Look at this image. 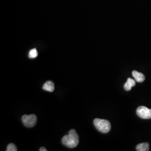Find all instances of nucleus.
<instances>
[{"instance_id": "8", "label": "nucleus", "mask_w": 151, "mask_h": 151, "mask_svg": "<svg viewBox=\"0 0 151 151\" xmlns=\"http://www.w3.org/2000/svg\"><path fill=\"white\" fill-rule=\"evenodd\" d=\"M136 150L138 151H148L150 150V145L148 143H140L136 147Z\"/></svg>"}, {"instance_id": "9", "label": "nucleus", "mask_w": 151, "mask_h": 151, "mask_svg": "<svg viewBox=\"0 0 151 151\" xmlns=\"http://www.w3.org/2000/svg\"><path fill=\"white\" fill-rule=\"evenodd\" d=\"M38 55V51L37 49H32L30 50L29 53V57L30 58H35L36 57H37Z\"/></svg>"}, {"instance_id": "11", "label": "nucleus", "mask_w": 151, "mask_h": 151, "mask_svg": "<svg viewBox=\"0 0 151 151\" xmlns=\"http://www.w3.org/2000/svg\"><path fill=\"white\" fill-rule=\"evenodd\" d=\"M39 151H47V150L45 148H44V147H41L40 149H39Z\"/></svg>"}, {"instance_id": "6", "label": "nucleus", "mask_w": 151, "mask_h": 151, "mask_svg": "<svg viewBox=\"0 0 151 151\" xmlns=\"http://www.w3.org/2000/svg\"><path fill=\"white\" fill-rule=\"evenodd\" d=\"M135 85V82L134 80L130 78H128L127 81L126 82V83L124 84V89L128 91H130L132 88Z\"/></svg>"}, {"instance_id": "7", "label": "nucleus", "mask_w": 151, "mask_h": 151, "mask_svg": "<svg viewBox=\"0 0 151 151\" xmlns=\"http://www.w3.org/2000/svg\"><path fill=\"white\" fill-rule=\"evenodd\" d=\"M43 89L49 92H53L54 90V84L52 81H47L43 86Z\"/></svg>"}, {"instance_id": "2", "label": "nucleus", "mask_w": 151, "mask_h": 151, "mask_svg": "<svg viewBox=\"0 0 151 151\" xmlns=\"http://www.w3.org/2000/svg\"><path fill=\"white\" fill-rule=\"evenodd\" d=\"M93 124L96 128L103 133H107L111 129V124L107 120L96 118L94 120Z\"/></svg>"}, {"instance_id": "3", "label": "nucleus", "mask_w": 151, "mask_h": 151, "mask_svg": "<svg viewBox=\"0 0 151 151\" xmlns=\"http://www.w3.org/2000/svg\"><path fill=\"white\" fill-rule=\"evenodd\" d=\"M22 122L25 127L28 128H32L37 123V117L34 114H31L29 115H25L22 117Z\"/></svg>"}, {"instance_id": "1", "label": "nucleus", "mask_w": 151, "mask_h": 151, "mask_svg": "<svg viewBox=\"0 0 151 151\" xmlns=\"http://www.w3.org/2000/svg\"><path fill=\"white\" fill-rule=\"evenodd\" d=\"M62 142L64 146L70 148H75L77 146L79 143V137L75 130H70L68 134L63 137Z\"/></svg>"}, {"instance_id": "10", "label": "nucleus", "mask_w": 151, "mask_h": 151, "mask_svg": "<svg viewBox=\"0 0 151 151\" xmlns=\"http://www.w3.org/2000/svg\"><path fill=\"white\" fill-rule=\"evenodd\" d=\"M17 150L16 146L14 143H10L7 147V151H16Z\"/></svg>"}, {"instance_id": "4", "label": "nucleus", "mask_w": 151, "mask_h": 151, "mask_svg": "<svg viewBox=\"0 0 151 151\" xmlns=\"http://www.w3.org/2000/svg\"><path fill=\"white\" fill-rule=\"evenodd\" d=\"M137 114L142 119H151V109L143 106H139L137 109Z\"/></svg>"}, {"instance_id": "5", "label": "nucleus", "mask_w": 151, "mask_h": 151, "mask_svg": "<svg viewBox=\"0 0 151 151\" xmlns=\"http://www.w3.org/2000/svg\"><path fill=\"white\" fill-rule=\"evenodd\" d=\"M132 75L135 78V81L138 82H143L145 80V76L143 73L138 72L136 70H133L132 72Z\"/></svg>"}]
</instances>
